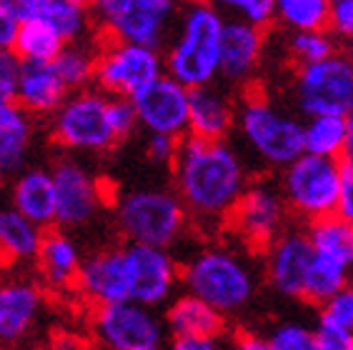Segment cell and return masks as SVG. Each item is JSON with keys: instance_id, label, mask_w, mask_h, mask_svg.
I'll return each mask as SVG.
<instances>
[{"instance_id": "5bb4252c", "label": "cell", "mask_w": 353, "mask_h": 350, "mask_svg": "<svg viewBox=\"0 0 353 350\" xmlns=\"http://www.w3.org/2000/svg\"><path fill=\"white\" fill-rule=\"evenodd\" d=\"M130 270V300L148 308H165L178 296L181 262L170 250L125 243Z\"/></svg>"}, {"instance_id": "e575fe53", "label": "cell", "mask_w": 353, "mask_h": 350, "mask_svg": "<svg viewBox=\"0 0 353 350\" xmlns=\"http://www.w3.org/2000/svg\"><path fill=\"white\" fill-rule=\"evenodd\" d=\"M231 18L245 23L259 30H268L276 25V3L273 0H231L225 3Z\"/></svg>"}, {"instance_id": "5b68a950", "label": "cell", "mask_w": 353, "mask_h": 350, "mask_svg": "<svg viewBox=\"0 0 353 350\" xmlns=\"http://www.w3.org/2000/svg\"><path fill=\"white\" fill-rule=\"evenodd\" d=\"M116 225L125 243L170 250L183 240L190 216L176 190L130 188L116 198Z\"/></svg>"}, {"instance_id": "ba28073f", "label": "cell", "mask_w": 353, "mask_h": 350, "mask_svg": "<svg viewBox=\"0 0 353 350\" xmlns=\"http://www.w3.org/2000/svg\"><path fill=\"white\" fill-rule=\"evenodd\" d=\"M95 28L113 43L165 48L178 21L173 0H98L93 3Z\"/></svg>"}, {"instance_id": "7402d4cb", "label": "cell", "mask_w": 353, "mask_h": 350, "mask_svg": "<svg viewBox=\"0 0 353 350\" xmlns=\"http://www.w3.org/2000/svg\"><path fill=\"white\" fill-rule=\"evenodd\" d=\"M83 262H85V258L81 253V245L68 230H46L41 256L35 260L43 288L53 290V293H65L70 288H78Z\"/></svg>"}, {"instance_id": "f6af8a7d", "label": "cell", "mask_w": 353, "mask_h": 350, "mask_svg": "<svg viewBox=\"0 0 353 350\" xmlns=\"http://www.w3.org/2000/svg\"><path fill=\"white\" fill-rule=\"evenodd\" d=\"M346 128H348V135H346V150H343V163L353 165V113L346 118Z\"/></svg>"}, {"instance_id": "277c9868", "label": "cell", "mask_w": 353, "mask_h": 350, "mask_svg": "<svg viewBox=\"0 0 353 350\" xmlns=\"http://www.w3.org/2000/svg\"><path fill=\"white\" fill-rule=\"evenodd\" d=\"M236 130L248 155L268 170L281 173L306 153L303 118L259 90H248L238 101Z\"/></svg>"}, {"instance_id": "ab89813d", "label": "cell", "mask_w": 353, "mask_h": 350, "mask_svg": "<svg viewBox=\"0 0 353 350\" xmlns=\"http://www.w3.org/2000/svg\"><path fill=\"white\" fill-rule=\"evenodd\" d=\"M178 148H181V141H176V138H168V135H145V155L156 165H170L173 168Z\"/></svg>"}, {"instance_id": "30bf717a", "label": "cell", "mask_w": 353, "mask_h": 350, "mask_svg": "<svg viewBox=\"0 0 353 350\" xmlns=\"http://www.w3.org/2000/svg\"><path fill=\"white\" fill-rule=\"evenodd\" d=\"M90 328L103 350H168L173 340L163 313L133 300L95 308Z\"/></svg>"}, {"instance_id": "bcb514c9", "label": "cell", "mask_w": 353, "mask_h": 350, "mask_svg": "<svg viewBox=\"0 0 353 350\" xmlns=\"http://www.w3.org/2000/svg\"><path fill=\"white\" fill-rule=\"evenodd\" d=\"M6 268H8V265H6V262H3V260H0V285H3V280H6Z\"/></svg>"}, {"instance_id": "60d3db41", "label": "cell", "mask_w": 353, "mask_h": 350, "mask_svg": "<svg viewBox=\"0 0 353 350\" xmlns=\"http://www.w3.org/2000/svg\"><path fill=\"white\" fill-rule=\"evenodd\" d=\"M21 33V18L15 13V3L0 0V50H15Z\"/></svg>"}, {"instance_id": "4fadbf2b", "label": "cell", "mask_w": 353, "mask_h": 350, "mask_svg": "<svg viewBox=\"0 0 353 350\" xmlns=\"http://www.w3.org/2000/svg\"><path fill=\"white\" fill-rule=\"evenodd\" d=\"M55 198H58V218L55 225L61 230L83 228L101 216L108 205V190L103 185L101 175L75 155H63L53 163Z\"/></svg>"}, {"instance_id": "ffe728a7", "label": "cell", "mask_w": 353, "mask_h": 350, "mask_svg": "<svg viewBox=\"0 0 353 350\" xmlns=\"http://www.w3.org/2000/svg\"><path fill=\"white\" fill-rule=\"evenodd\" d=\"M238 123V101L223 85L190 90L188 135L198 141H228Z\"/></svg>"}, {"instance_id": "8fae6325", "label": "cell", "mask_w": 353, "mask_h": 350, "mask_svg": "<svg viewBox=\"0 0 353 350\" xmlns=\"http://www.w3.org/2000/svg\"><path fill=\"white\" fill-rule=\"evenodd\" d=\"M165 75L163 50L108 41L98 50L95 88L113 98L133 101Z\"/></svg>"}, {"instance_id": "6da1fadb", "label": "cell", "mask_w": 353, "mask_h": 350, "mask_svg": "<svg viewBox=\"0 0 353 350\" xmlns=\"http://www.w3.org/2000/svg\"><path fill=\"white\" fill-rule=\"evenodd\" d=\"M173 190L201 225H228L238 200L251 185L243 153L228 141L183 138L173 163Z\"/></svg>"}, {"instance_id": "8992f818", "label": "cell", "mask_w": 353, "mask_h": 350, "mask_svg": "<svg viewBox=\"0 0 353 350\" xmlns=\"http://www.w3.org/2000/svg\"><path fill=\"white\" fill-rule=\"evenodd\" d=\"M48 128L53 141L68 153L103 155L123 143L113 123V98L98 88L70 93L48 121Z\"/></svg>"}, {"instance_id": "d6986e66", "label": "cell", "mask_w": 353, "mask_h": 350, "mask_svg": "<svg viewBox=\"0 0 353 350\" xmlns=\"http://www.w3.org/2000/svg\"><path fill=\"white\" fill-rule=\"evenodd\" d=\"M265 55V33L236 18H225L223 41H221V81L225 85L248 88Z\"/></svg>"}, {"instance_id": "cb8c5ba5", "label": "cell", "mask_w": 353, "mask_h": 350, "mask_svg": "<svg viewBox=\"0 0 353 350\" xmlns=\"http://www.w3.org/2000/svg\"><path fill=\"white\" fill-rule=\"evenodd\" d=\"M38 138V123L18 103L0 105V168L15 178L30 168V155Z\"/></svg>"}, {"instance_id": "3957f363", "label": "cell", "mask_w": 353, "mask_h": 350, "mask_svg": "<svg viewBox=\"0 0 353 350\" xmlns=\"http://www.w3.org/2000/svg\"><path fill=\"white\" fill-rule=\"evenodd\" d=\"M181 285L223 318L243 313L259 296V270L231 245H203L181 265Z\"/></svg>"}, {"instance_id": "f546056e", "label": "cell", "mask_w": 353, "mask_h": 350, "mask_svg": "<svg viewBox=\"0 0 353 350\" xmlns=\"http://www.w3.org/2000/svg\"><path fill=\"white\" fill-rule=\"evenodd\" d=\"M55 70L63 78L65 88L70 93L88 90L95 85V68H98V50L88 41L68 43L63 48V53L55 58Z\"/></svg>"}, {"instance_id": "603a6c76", "label": "cell", "mask_w": 353, "mask_h": 350, "mask_svg": "<svg viewBox=\"0 0 353 350\" xmlns=\"http://www.w3.org/2000/svg\"><path fill=\"white\" fill-rule=\"evenodd\" d=\"M10 205L43 230L55 225L58 198H55V181L50 168L30 165L15 175L10 183Z\"/></svg>"}, {"instance_id": "83f0119b", "label": "cell", "mask_w": 353, "mask_h": 350, "mask_svg": "<svg viewBox=\"0 0 353 350\" xmlns=\"http://www.w3.org/2000/svg\"><path fill=\"white\" fill-rule=\"evenodd\" d=\"M313 253L353 273V225L343 218L331 216L306 228Z\"/></svg>"}, {"instance_id": "d6a6232c", "label": "cell", "mask_w": 353, "mask_h": 350, "mask_svg": "<svg viewBox=\"0 0 353 350\" xmlns=\"http://www.w3.org/2000/svg\"><path fill=\"white\" fill-rule=\"evenodd\" d=\"M285 53L296 68L316 65L336 53H341V43L328 30H311V33H293L285 35Z\"/></svg>"}, {"instance_id": "8d00e7d4", "label": "cell", "mask_w": 353, "mask_h": 350, "mask_svg": "<svg viewBox=\"0 0 353 350\" xmlns=\"http://www.w3.org/2000/svg\"><path fill=\"white\" fill-rule=\"evenodd\" d=\"M23 61L15 50H0V105L18 101Z\"/></svg>"}, {"instance_id": "e0dca14e", "label": "cell", "mask_w": 353, "mask_h": 350, "mask_svg": "<svg viewBox=\"0 0 353 350\" xmlns=\"http://www.w3.org/2000/svg\"><path fill=\"white\" fill-rule=\"evenodd\" d=\"M75 290L95 308L128 303L130 270L128 258H125V245H108V248L90 253L83 262Z\"/></svg>"}, {"instance_id": "74e56055", "label": "cell", "mask_w": 353, "mask_h": 350, "mask_svg": "<svg viewBox=\"0 0 353 350\" xmlns=\"http://www.w3.org/2000/svg\"><path fill=\"white\" fill-rule=\"evenodd\" d=\"M328 33L339 43H353V0H331L328 10Z\"/></svg>"}, {"instance_id": "d4e9b609", "label": "cell", "mask_w": 353, "mask_h": 350, "mask_svg": "<svg viewBox=\"0 0 353 350\" xmlns=\"http://www.w3.org/2000/svg\"><path fill=\"white\" fill-rule=\"evenodd\" d=\"M70 90L58 75L53 63H23L21 85H18V105L33 118H53L61 105L68 101Z\"/></svg>"}, {"instance_id": "c3c4849f", "label": "cell", "mask_w": 353, "mask_h": 350, "mask_svg": "<svg viewBox=\"0 0 353 350\" xmlns=\"http://www.w3.org/2000/svg\"><path fill=\"white\" fill-rule=\"evenodd\" d=\"M6 178H8V175H6V170L0 168V185H3V183H6Z\"/></svg>"}, {"instance_id": "2e32d148", "label": "cell", "mask_w": 353, "mask_h": 350, "mask_svg": "<svg viewBox=\"0 0 353 350\" xmlns=\"http://www.w3.org/2000/svg\"><path fill=\"white\" fill-rule=\"evenodd\" d=\"M313 262V245L306 230L288 228L263 253V276L268 288L288 300L306 298V280Z\"/></svg>"}, {"instance_id": "b9f144b4", "label": "cell", "mask_w": 353, "mask_h": 350, "mask_svg": "<svg viewBox=\"0 0 353 350\" xmlns=\"http://www.w3.org/2000/svg\"><path fill=\"white\" fill-rule=\"evenodd\" d=\"M336 216L353 225V165L343 163V181H341V196Z\"/></svg>"}, {"instance_id": "d590c367", "label": "cell", "mask_w": 353, "mask_h": 350, "mask_svg": "<svg viewBox=\"0 0 353 350\" xmlns=\"http://www.w3.org/2000/svg\"><path fill=\"white\" fill-rule=\"evenodd\" d=\"M319 318L326 320V323L336 325V328H343L348 333H353V280L343 290H339L326 305H321Z\"/></svg>"}, {"instance_id": "f35d334b", "label": "cell", "mask_w": 353, "mask_h": 350, "mask_svg": "<svg viewBox=\"0 0 353 350\" xmlns=\"http://www.w3.org/2000/svg\"><path fill=\"white\" fill-rule=\"evenodd\" d=\"M316 350H353V333L326 320H316Z\"/></svg>"}, {"instance_id": "1f68e13d", "label": "cell", "mask_w": 353, "mask_h": 350, "mask_svg": "<svg viewBox=\"0 0 353 350\" xmlns=\"http://www.w3.org/2000/svg\"><path fill=\"white\" fill-rule=\"evenodd\" d=\"M68 43L43 23H21V33L15 43V53L23 63H55Z\"/></svg>"}, {"instance_id": "7c38bea8", "label": "cell", "mask_w": 353, "mask_h": 350, "mask_svg": "<svg viewBox=\"0 0 353 350\" xmlns=\"http://www.w3.org/2000/svg\"><path fill=\"white\" fill-rule=\"evenodd\" d=\"M291 210L279 181H253L233 210L228 228L251 250H268L288 230Z\"/></svg>"}, {"instance_id": "4dcf8cb0", "label": "cell", "mask_w": 353, "mask_h": 350, "mask_svg": "<svg viewBox=\"0 0 353 350\" xmlns=\"http://www.w3.org/2000/svg\"><path fill=\"white\" fill-rule=\"evenodd\" d=\"M328 0H279L276 3V25L293 33H311V30H328Z\"/></svg>"}, {"instance_id": "9c48e42d", "label": "cell", "mask_w": 353, "mask_h": 350, "mask_svg": "<svg viewBox=\"0 0 353 350\" xmlns=\"http://www.w3.org/2000/svg\"><path fill=\"white\" fill-rule=\"evenodd\" d=\"M288 95L293 113L303 121L316 115L348 118L353 113V63L341 50L323 63L296 68Z\"/></svg>"}, {"instance_id": "ac0fdd59", "label": "cell", "mask_w": 353, "mask_h": 350, "mask_svg": "<svg viewBox=\"0 0 353 350\" xmlns=\"http://www.w3.org/2000/svg\"><path fill=\"white\" fill-rule=\"evenodd\" d=\"M46 310V288L28 276H10L0 285V345H18L38 328Z\"/></svg>"}, {"instance_id": "4316f807", "label": "cell", "mask_w": 353, "mask_h": 350, "mask_svg": "<svg viewBox=\"0 0 353 350\" xmlns=\"http://www.w3.org/2000/svg\"><path fill=\"white\" fill-rule=\"evenodd\" d=\"M43 240H46V230L41 225L28 220L10 203L0 205V260L8 268L38 260Z\"/></svg>"}, {"instance_id": "7bdbcfd3", "label": "cell", "mask_w": 353, "mask_h": 350, "mask_svg": "<svg viewBox=\"0 0 353 350\" xmlns=\"http://www.w3.org/2000/svg\"><path fill=\"white\" fill-rule=\"evenodd\" d=\"M225 350H271L268 336L256 333V330H238L231 338V343L225 345Z\"/></svg>"}, {"instance_id": "f1b7e54d", "label": "cell", "mask_w": 353, "mask_h": 350, "mask_svg": "<svg viewBox=\"0 0 353 350\" xmlns=\"http://www.w3.org/2000/svg\"><path fill=\"white\" fill-rule=\"evenodd\" d=\"M346 118L339 115H316L303 121V150L319 158L343 161L346 150Z\"/></svg>"}, {"instance_id": "681fc988", "label": "cell", "mask_w": 353, "mask_h": 350, "mask_svg": "<svg viewBox=\"0 0 353 350\" xmlns=\"http://www.w3.org/2000/svg\"><path fill=\"white\" fill-rule=\"evenodd\" d=\"M70 350H81V348H70Z\"/></svg>"}, {"instance_id": "44dd1931", "label": "cell", "mask_w": 353, "mask_h": 350, "mask_svg": "<svg viewBox=\"0 0 353 350\" xmlns=\"http://www.w3.org/2000/svg\"><path fill=\"white\" fill-rule=\"evenodd\" d=\"M15 13L21 23H43L61 35L65 43L88 41L95 25L93 8L81 0H15Z\"/></svg>"}, {"instance_id": "9a60e30c", "label": "cell", "mask_w": 353, "mask_h": 350, "mask_svg": "<svg viewBox=\"0 0 353 350\" xmlns=\"http://www.w3.org/2000/svg\"><path fill=\"white\" fill-rule=\"evenodd\" d=\"M138 125L145 135H168L176 141L188 138L190 121V90L173 81L170 75L158 78L141 95L133 98Z\"/></svg>"}, {"instance_id": "ee69618b", "label": "cell", "mask_w": 353, "mask_h": 350, "mask_svg": "<svg viewBox=\"0 0 353 350\" xmlns=\"http://www.w3.org/2000/svg\"><path fill=\"white\" fill-rule=\"evenodd\" d=\"M168 350H225L221 340H190V338H173Z\"/></svg>"}, {"instance_id": "52a82bcc", "label": "cell", "mask_w": 353, "mask_h": 350, "mask_svg": "<svg viewBox=\"0 0 353 350\" xmlns=\"http://www.w3.org/2000/svg\"><path fill=\"white\" fill-rule=\"evenodd\" d=\"M343 181V161L303 153L279 173V188L285 205L303 223H319L336 216Z\"/></svg>"}, {"instance_id": "484cf974", "label": "cell", "mask_w": 353, "mask_h": 350, "mask_svg": "<svg viewBox=\"0 0 353 350\" xmlns=\"http://www.w3.org/2000/svg\"><path fill=\"white\" fill-rule=\"evenodd\" d=\"M170 338H190V340H221L225 333V318L213 310L201 298L190 293H178L163 310Z\"/></svg>"}, {"instance_id": "7a4b0ae2", "label": "cell", "mask_w": 353, "mask_h": 350, "mask_svg": "<svg viewBox=\"0 0 353 350\" xmlns=\"http://www.w3.org/2000/svg\"><path fill=\"white\" fill-rule=\"evenodd\" d=\"M223 10L211 3H190L178 13V21L165 43V75L198 90L221 81V41L225 28Z\"/></svg>"}, {"instance_id": "7dc6e473", "label": "cell", "mask_w": 353, "mask_h": 350, "mask_svg": "<svg viewBox=\"0 0 353 350\" xmlns=\"http://www.w3.org/2000/svg\"><path fill=\"white\" fill-rule=\"evenodd\" d=\"M343 53H346V55H348V61L353 63V43H351V45H346V50H343Z\"/></svg>"}, {"instance_id": "836d02e7", "label": "cell", "mask_w": 353, "mask_h": 350, "mask_svg": "<svg viewBox=\"0 0 353 350\" xmlns=\"http://www.w3.org/2000/svg\"><path fill=\"white\" fill-rule=\"evenodd\" d=\"M271 350H316V323L285 318L268 333Z\"/></svg>"}]
</instances>
